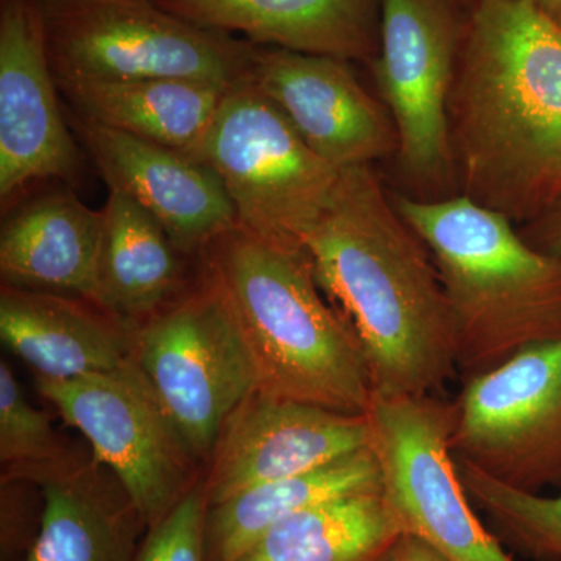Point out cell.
Instances as JSON below:
<instances>
[{"label":"cell","mask_w":561,"mask_h":561,"mask_svg":"<svg viewBox=\"0 0 561 561\" xmlns=\"http://www.w3.org/2000/svg\"><path fill=\"white\" fill-rule=\"evenodd\" d=\"M65 113L108 191L122 192L149 210L184 256L197 260L209 243L238 228L227 191L202 162L83 119L66 105Z\"/></svg>","instance_id":"obj_15"},{"label":"cell","mask_w":561,"mask_h":561,"mask_svg":"<svg viewBox=\"0 0 561 561\" xmlns=\"http://www.w3.org/2000/svg\"><path fill=\"white\" fill-rule=\"evenodd\" d=\"M449 135L460 194L513 224L561 201V28L526 0L465 7Z\"/></svg>","instance_id":"obj_1"},{"label":"cell","mask_w":561,"mask_h":561,"mask_svg":"<svg viewBox=\"0 0 561 561\" xmlns=\"http://www.w3.org/2000/svg\"><path fill=\"white\" fill-rule=\"evenodd\" d=\"M76 453L33 408L5 360L0 362V463L16 468L54 463Z\"/></svg>","instance_id":"obj_25"},{"label":"cell","mask_w":561,"mask_h":561,"mask_svg":"<svg viewBox=\"0 0 561 561\" xmlns=\"http://www.w3.org/2000/svg\"><path fill=\"white\" fill-rule=\"evenodd\" d=\"M381 493L404 535L446 561H518L479 518L451 453L456 405L438 394L376 397L365 413Z\"/></svg>","instance_id":"obj_8"},{"label":"cell","mask_w":561,"mask_h":561,"mask_svg":"<svg viewBox=\"0 0 561 561\" xmlns=\"http://www.w3.org/2000/svg\"><path fill=\"white\" fill-rule=\"evenodd\" d=\"M459 2L461 3V5L467 7V5H468V3H470V2H471V0H459Z\"/></svg>","instance_id":"obj_31"},{"label":"cell","mask_w":561,"mask_h":561,"mask_svg":"<svg viewBox=\"0 0 561 561\" xmlns=\"http://www.w3.org/2000/svg\"><path fill=\"white\" fill-rule=\"evenodd\" d=\"M381 490V472L371 449L320 470L262 483L206 512V561H238L265 531L287 516L320 502Z\"/></svg>","instance_id":"obj_22"},{"label":"cell","mask_w":561,"mask_h":561,"mask_svg":"<svg viewBox=\"0 0 561 561\" xmlns=\"http://www.w3.org/2000/svg\"><path fill=\"white\" fill-rule=\"evenodd\" d=\"M208 507L201 479L168 516L147 529L133 561H206Z\"/></svg>","instance_id":"obj_26"},{"label":"cell","mask_w":561,"mask_h":561,"mask_svg":"<svg viewBox=\"0 0 561 561\" xmlns=\"http://www.w3.org/2000/svg\"><path fill=\"white\" fill-rule=\"evenodd\" d=\"M57 87L77 116L187 157L201 146L230 90L180 79H57Z\"/></svg>","instance_id":"obj_21"},{"label":"cell","mask_w":561,"mask_h":561,"mask_svg":"<svg viewBox=\"0 0 561 561\" xmlns=\"http://www.w3.org/2000/svg\"><path fill=\"white\" fill-rule=\"evenodd\" d=\"M47 51L39 0L0 5V202L10 203L33 183L72 181L80 172V144Z\"/></svg>","instance_id":"obj_12"},{"label":"cell","mask_w":561,"mask_h":561,"mask_svg":"<svg viewBox=\"0 0 561 561\" xmlns=\"http://www.w3.org/2000/svg\"><path fill=\"white\" fill-rule=\"evenodd\" d=\"M370 448L365 413H343L250 394L221 427L203 468L208 505L220 504L262 483L320 470Z\"/></svg>","instance_id":"obj_13"},{"label":"cell","mask_w":561,"mask_h":561,"mask_svg":"<svg viewBox=\"0 0 561 561\" xmlns=\"http://www.w3.org/2000/svg\"><path fill=\"white\" fill-rule=\"evenodd\" d=\"M463 27L459 0H381L379 51L368 65L397 127L402 175L437 198L457 183L448 103Z\"/></svg>","instance_id":"obj_9"},{"label":"cell","mask_w":561,"mask_h":561,"mask_svg":"<svg viewBox=\"0 0 561 561\" xmlns=\"http://www.w3.org/2000/svg\"><path fill=\"white\" fill-rule=\"evenodd\" d=\"M241 328L268 397L367 413L370 371L356 332L320 289L306 251L275 249L239 228L197 257Z\"/></svg>","instance_id":"obj_3"},{"label":"cell","mask_w":561,"mask_h":561,"mask_svg":"<svg viewBox=\"0 0 561 561\" xmlns=\"http://www.w3.org/2000/svg\"><path fill=\"white\" fill-rule=\"evenodd\" d=\"M456 465L471 504L505 549L527 560L561 561V494L513 489L467 461Z\"/></svg>","instance_id":"obj_24"},{"label":"cell","mask_w":561,"mask_h":561,"mask_svg":"<svg viewBox=\"0 0 561 561\" xmlns=\"http://www.w3.org/2000/svg\"><path fill=\"white\" fill-rule=\"evenodd\" d=\"M103 224L68 187L22 203L0 231L2 284L95 302Z\"/></svg>","instance_id":"obj_19"},{"label":"cell","mask_w":561,"mask_h":561,"mask_svg":"<svg viewBox=\"0 0 561 561\" xmlns=\"http://www.w3.org/2000/svg\"><path fill=\"white\" fill-rule=\"evenodd\" d=\"M389 561H446L431 546L412 535H404L391 552Z\"/></svg>","instance_id":"obj_29"},{"label":"cell","mask_w":561,"mask_h":561,"mask_svg":"<svg viewBox=\"0 0 561 561\" xmlns=\"http://www.w3.org/2000/svg\"><path fill=\"white\" fill-rule=\"evenodd\" d=\"M35 386L87 438L92 457L119 479L147 527L160 523L201 482L202 465L136 362L122 371L72 381L35 378Z\"/></svg>","instance_id":"obj_10"},{"label":"cell","mask_w":561,"mask_h":561,"mask_svg":"<svg viewBox=\"0 0 561 561\" xmlns=\"http://www.w3.org/2000/svg\"><path fill=\"white\" fill-rule=\"evenodd\" d=\"M209 31L261 47L370 65L379 51L381 0H154Z\"/></svg>","instance_id":"obj_18"},{"label":"cell","mask_w":561,"mask_h":561,"mask_svg":"<svg viewBox=\"0 0 561 561\" xmlns=\"http://www.w3.org/2000/svg\"><path fill=\"white\" fill-rule=\"evenodd\" d=\"M454 459L529 493L561 486V339L463 379Z\"/></svg>","instance_id":"obj_11"},{"label":"cell","mask_w":561,"mask_h":561,"mask_svg":"<svg viewBox=\"0 0 561 561\" xmlns=\"http://www.w3.org/2000/svg\"><path fill=\"white\" fill-rule=\"evenodd\" d=\"M561 28V0H526Z\"/></svg>","instance_id":"obj_30"},{"label":"cell","mask_w":561,"mask_h":561,"mask_svg":"<svg viewBox=\"0 0 561 561\" xmlns=\"http://www.w3.org/2000/svg\"><path fill=\"white\" fill-rule=\"evenodd\" d=\"M191 158L216 173L239 230L294 253L305 251L306 236L330 205L342 172L301 139L250 79L225 92Z\"/></svg>","instance_id":"obj_5"},{"label":"cell","mask_w":561,"mask_h":561,"mask_svg":"<svg viewBox=\"0 0 561 561\" xmlns=\"http://www.w3.org/2000/svg\"><path fill=\"white\" fill-rule=\"evenodd\" d=\"M519 232L534 249L561 256V201L538 219L529 221Z\"/></svg>","instance_id":"obj_28"},{"label":"cell","mask_w":561,"mask_h":561,"mask_svg":"<svg viewBox=\"0 0 561 561\" xmlns=\"http://www.w3.org/2000/svg\"><path fill=\"white\" fill-rule=\"evenodd\" d=\"M313 276L359 339L373 394H438L457 375V335L431 251L371 165L343 169L306 236Z\"/></svg>","instance_id":"obj_2"},{"label":"cell","mask_w":561,"mask_h":561,"mask_svg":"<svg viewBox=\"0 0 561 561\" xmlns=\"http://www.w3.org/2000/svg\"><path fill=\"white\" fill-rule=\"evenodd\" d=\"M103 216L95 305L138 327L186 289L195 261L176 249L149 210L122 192L108 191Z\"/></svg>","instance_id":"obj_20"},{"label":"cell","mask_w":561,"mask_h":561,"mask_svg":"<svg viewBox=\"0 0 561 561\" xmlns=\"http://www.w3.org/2000/svg\"><path fill=\"white\" fill-rule=\"evenodd\" d=\"M250 80L339 171L397 157L389 110L362 87L353 62L257 46Z\"/></svg>","instance_id":"obj_14"},{"label":"cell","mask_w":561,"mask_h":561,"mask_svg":"<svg viewBox=\"0 0 561 561\" xmlns=\"http://www.w3.org/2000/svg\"><path fill=\"white\" fill-rule=\"evenodd\" d=\"M33 483L2 479L0 552L2 561H25L39 534L43 505L32 497Z\"/></svg>","instance_id":"obj_27"},{"label":"cell","mask_w":561,"mask_h":561,"mask_svg":"<svg viewBox=\"0 0 561 561\" xmlns=\"http://www.w3.org/2000/svg\"><path fill=\"white\" fill-rule=\"evenodd\" d=\"M38 486L43 516L25 561H133L147 527L119 479L80 451L54 463L7 468Z\"/></svg>","instance_id":"obj_16"},{"label":"cell","mask_w":561,"mask_h":561,"mask_svg":"<svg viewBox=\"0 0 561 561\" xmlns=\"http://www.w3.org/2000/svg\"><path fill=\"white\" fill-rule=\"evenodd\" d=\"M133 328L87 298L0 287V339L35 378L72 381L130 367Z\"/></svg>","instance_id":"obj_17"},{"label":"cell","mask_w":561,"mask_h":561,"mask_svg":"<svg viewBox=\"0 0 561 561\" xmlns=\"http://www.w3.org/2000/svg\"><path fill=\"white\" fill-rule=\"evenodd\" d=\"M390 197L431 251L451 309L463 379L561 339V256L534 249L508 217L465 195Z\"/></svg>","instance_id":"obj_4"},{"label":"cell","mask_w":561,"mask_h":561,"mask_svg":"<svg viewBox=\"0 0 561 561\" xmlns=\"http://www.w3.org/2000/svg\"><path fill=\"white\" fill-rule=\"evenodd\" d=\"M402 537L381 490L364 491L287 516L238 561H389Z\"/></svg>","instance_id":"obj_23"},{"label":"cell","mask_w":561,"mask_h":561,"mask_svg":"<svg viewBox=\"0 0 561 561\" xmlns=\"http://www.w3.org/2000/svg\"><path fill=\"white\" fill-rule=\"evenodd\" d=\"M57 79H180L231 88L250 79L257 46L209 31L154 0H39Z\"/></svg>","instance_id":"obj_6"},{"label":"cell","mask_w":561,"mask_h":561,"mask_svg":"<svg viewBox=\"0 0 561 561\" xmlns=\"http://www.w3.org/2000/svg\"><path fill=\"white\" fill-rule=\"evenodd\" d=\"M133 359L205 468L221 427L257 390V371L230 306L197 260L186 289L133 328Z\"/></svg>","instance_id":"obj_7"}]
</instances>
